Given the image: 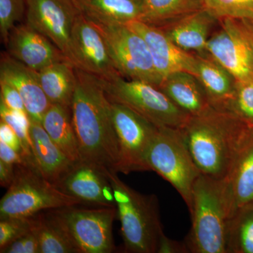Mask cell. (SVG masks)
<instances>
[{
	"mask_svg": "<svg viewBox=\"0 0 253 253\" xmlns=\"http://www.w3.org/2000/svg\"><path fill=\"white\" fill-rule=\"evenodd\" d=\"M141 22L158 28L204 9V0H142Z\"/></svg>",
	"mask_w": 253,
	"mask_h": 253,
	"instance_id": "obj_26",
	"label": "cell"
},
{
	"mask_svg": "<svg viewBox=\"0 0 253 253\" xmlns=\"http://www.w3.org/2000/svg\"><path fill=\"white\" fill-rule=\"evenodd\" d=\"M126 25L139 33L146 42L155 68L163 79L171 73L179 71L190 73L196 76V54L176 45L160 28L139 21H132Z\"/></svg>",
	"mask_w": 253,
	"mask_h": 253,
	"instance_id": "obj_15",
	"label": "cell"
},
{
	"mask_svg": "<svg viewBox=\"0 0 253 253\" xmlns=\"http://www.w3.org/2000/svg\"><path fill=\"white\" fill-rule=\"evenodd\" d=\"M94 23L104 36L120 75L126 80L146 82L159 88L163 79L155 68L142 37L127 25Z\"/></svg>",
	"mask_w": 253,
	"mask_h": 253,
	"instance_id": "obj_9",
	"label": "cell"
},
{
	"mask_svg": "<svg viewBox=\"0 0 253 253\" xmlns=\"http://www.w3.org/2000/svg\"><path fill=\"white\" fill-rule=\"evenodd\" d=\"M158 253H189L185 242L181 243L169 239L165 235L161 239L158 249Z\"/></svg>",
	"mask_w": 253,
	"mask_h": 253,
	"instance_id": "obj_38",
	"label": "cell"
},
{
	"mask_svg": "<svg viewBox=\"0 0 253 253\" xmlns=\"http://www.w3.org/2000/svg\"><path fill=\"white\" fill-rule=\"evenodd\" d=\"M67 231L79 253H111L115 250L113 224L117 208H79L76 206L51 210Z\"/></svg>",
	"mask_w": 253,
	"mask_h": 253,
	"instance_id": "obj_8",
	"label": "cell"
},
{
	"mask_svg": "<svg viewBox=\"0 0 253 253\" xmlns=\"http://www.w3.org/2000/svg\"><path fill=\"white\" fill-rule=\"evenodd\" d=\"M27 0H0V35L5 44L10 31L26 16Z\"/></svg>",
	"mask_w": 253,
	"mask_h": 253,
	"instance_id": "obj_32",
	"label": "cell"
},
{
	"mask_svg": "<svg viewBox=\"0 0 253 253\" xmlns=\"http://www.w3.org/2000/svg\"><path fill=\"white\" fill-rule=\"evenodd\" d=\"M38 215V214H37ZM37 224V223H36ZM1 253H41L36 227L33 230L0 249Z\"/></svg>",
	"mask_w": 253,
	"mask_h": 253,
	"instance_id": "obj_34",
	"label": "cell"
},
{
	"mask_svg": "<svg viewBox=\"0 0 253 253\" xmlns=\"http://www.w3.org/2000/svg\"><path fill=\"white\" fill-rule=\"evenodd\" d=\"M226 253H253V201L236 210L228 222Z\"/></svg>",
	"mask_w": 253,
	"mask_h": 253,
	"instance_id": "obj_27",
	"label": "cell"
},
{
	"mask_svg": "<svg viewBox=\"0 0 253 253\" xmlns=\"http://www.w3.org/2000/svg\"><path fill=\"white\" fill-rule=\"evenodd\" d=\"M111 101L119 145L118 172L150 171L146 159L158 126L126 105Z\"/></svg>",
	"mask_w": 253,
	"mask_h": 253,
	"instance_id": "obj_10",
	"label": "cell"
},
{
	"mask_svg": "<svg viewBox=\"0 0 253 253\" xmlns=\"http://www.w3.org/2000/svg\"><path fill=\"white\" fill-rule=\"evenodd\" d=\"M236 211L225 178L201 174L192 191V226L185 241L189 253H226L228 222Z\"/></svg>",
	"mask_w": 253,
	"mask_h": 253,
	"instance_id": "obj_3",
	"label": "cell"
},
{
	"mask_svg": "<svg viewBox=\"0 0 253 253\" xmlns=\"http://www.w3.org/2000/svg\"><path fill=\"white\" fill-rule=\"evenodd\" d=\"M225 179L236 210L253 201V129Z\"/></svg>",
	"mask_w": 253,
	"mask_h": 253,
	"instance_id": "obj_25",
	"label": "cell"
},
{
	"mask_svg": "<svg viewBox=\"0 0 253 253\" xmlns=\"http://www.w3.org/2000/svg\"><path fill=\"white\" fill-rule=\"evenodd\" d=\"M76 68L66 59L38 71L42 88L51 104L71 107L76 86Z\"/></svg>",
	"mask_w": 253,
	"mask_h": 253,
	"instance_id": "obj_24",
	"label": "cell"
},
{
	"mask_svg": "<svg viewBox=\"0 0 253 253\" xmlns=\"http://www.w3.org/2000/svg\"><path fill=\"white\" fill-rule=\"evenodd\" d=\"M225 110L253 125V82L236 81L234 94Z\"/></svg>",
	"mask_w": 253,
	"mask_h": 253,
	"instance_id": "obj_31",
	"label": "cell"
},
{
	"mask_svg": "<svg viewBox=\"0 0 253 253\" xmlns=\"http://www.w3.org/2000/svg\"><path fill=\"white\" fill-rule=\"evenodd\" d=\"M30 133L37 168L42 175L56 186L76 163L51 140L41 123L31 120Z\"/></svg>",
	"mask_w": 253,
	"mask_h": 253,
	"instance_id": "obj_19",
	"label": "cell"
},
{
	"mask_svg": "<svg viewBox=\"0 0 253 253\" xmlns=\"http://www.w3.org/2000/svg\"><path fill=\"white\" fill-rule=\"evenodd\" d=\"M253 129V125L213 106L199 116H190L180 128L201 174L216 179L229 174Z\"/></svg>",
	"mask_w": 253,
	"mask_h": 253,
	"instance_id": "obj_2",
	"label": "cell"
},
{
	"mask_svg": "<svg viewBox=\"0 0 253 253\" xmlns=\"http://www.w3.org/2000/svg\"><path fill=\"white\" fill-rule=\"evenodd\" d=\"M0 141H4L5 144L12 148L27 161L24 150L18 136L12 128L1 120H0Z\"/></svg>",
	"mask_w": 253,
	"mask_h": 253,
	"instance_id": "obj_36",
	"label": "cell"
},
{
	"mask_svg": "<svg viewBox=\"0 0 253 253\" xmlns=\"http://www.w3.org/2000/svg\"><path fill=\"white\" fill-rule=\"evenodd\" d=\"M81 13L94 23L126 25L141 21L142 0H73Z\"/></svg>",
	"mask_w": 253,
	"mask_h": 253,
	"instance_id": "obj_22",
	"label": "cell"
},
{
	"mask_svg": "<svg viewBox=\"0 0 253 253\" xmlns=\"http://www.w3.org/2000/svg\"><path fill=\"white\" fill-rule=\"evenodd\" d=\"M36 223L37 214L31 217L0 219V249L33 230Z\"/></svg>",
	"mask_w": 253,
	"mask_h": 253,
	"instance_id": "obj_33",
	"label": "cell"
},
{
	"mask_svg": "<svg viewBox=\"0 0 253 253\" xmlns=\"http://www.w3.org/2000/svg\"><path fill=\"white\" fill-rule=\"evenodd\" d=\"M36 230L39 239L41 253H79L72 240L50 211L46 215H37Z\"/></svg>",
	"mask_w": 253,
	"mask_h": 253,
	"instance_id": "obj_28",
	"label": "cell"
},
{
	"mask_svg": "<svg viewBox=\"0 0 253 253\" xmlns=\"http://www.w3.org/2000/svg\"><path fill=\"white\" fill-rule=\"evenodd\" d=\"M4 44L8 54L36 71L67 59L54 43L26 23L15 26Z\"/></svg>",
	"mask_w": 253,
	"mask_h": 253,
	"instance_id": "obj_16",
	"label": "cell"
},
{
	"mask_svg": "<svg viewBox=\"0 0 253 253\" xmlns=\"http://www.w3.org/2000/svg\"><path fill=\"white\" fill-rule=\"evenodd\" d=\"M196 76L204 87L210 102L216 109L225 110L235 90V78L208 52L196 54Z\"/></svg>",
	"mask_w": 253,
	"mask_h": 253,
	"instance_id": "obj_21",
	"label": "cell"
},
{
	"mask_svg": "<svg viewBox=\"0 0 253 253\" xmlns=\"http://www.w3.org/2000/svg\"><path fill=\"white\" fill-rule=\"evenodd\" d=\"M16 174V166L0 161V184L3 187L9 188Z\"/></svg>",
	"mask_w": 253,
	"mask_h": 253,
	"instance_id": "obj_39",
	"label": "cell"
},
{
	"mask_svg": "<svg viewBox=\"0 0 253 253\" xmlns=\"http://www.w3.org/2000/svg\"><path fill=\"white\" fill-rule=\"evenodd\" d=\"M159 88L190 116H199L212 107L199 79L191 73H171Z\"/></svg>",
	"mask_w": 253,
	"mask_h": 253,
	"instance_id": "obj_20",
	"label": "cell"
},
{
	"mask_svg": "<svg viewBox=\"0 0 253 253\" xmlns=\"http://www.w3.org/2000/svg\"><path fill=\"white\" fill-rule=\"evenodd\" d=\"M208 42L207 51L236 81L253 82V43L240 20L218 23Z\"/></svg>",
	"mask_w": 253,
	"mask_h": 253,
	"instance_id": "obj_11",
	"label": "cell"
},
{
	"mask_svg": "<svg viewBox=\"0 0 253 253\" xmlns=\"http://www.w3.org/2000/svg\"><path fill=\"white\" fill-rule=\"evenodd\" d=\"M204 9L218 21L253 20V0H204Z\"/></svg>",
	"mask_w": 253,
	"mask_h": 253,
	"instance_id": "obj_30",
	"label": "cell"
},
{
	"mask_svg": "<svg viewBox=\"0 0 253 253\" xmlns=\"http://www.w3.org/2000/svg\"><path fill=\"white\" fill-rule=\"evenodd\" d=\"M0 119L7 123L12 128L21 141L28 163L37 168L33 145L30 133L31 120L28 113L10 109L2 101H0Z\"/></svg>",
	"mask_w": 253,
	"mask_h": 253,
	"instance_id": "obj_29",
	"label": "cell"
},
{
	"mask_svg": "<svg viewBox=\"0 0 253 253\" xmlns=\"http://www.w3.org/2000/svg\"><path fill=\"white\" fill-rule=\"evenodd\" d=\"M81 203L65 194L30 164L16 166L11 185L0 201V219L31 217L44 211L78 206Z\"/></svg>",
	"mask_w": 253,
	"mask_h": 253,
	"instance_id": "obj_5",
	"label": "cell"
},
{
	"mask_svg": "<svg viewBox=\"0 0 253 253\" xmlns=\"http://www.w3.org/2000/svg\"><path fill=\"white\" fill-rule=\"evenodd\" d=\"M71 46L76 68L104 81L122 77L115 66L102 33L82 13L78 15L73 26Z\"/></svg>",
	"mask_w": 253,
	"mask_h": 253,
	"instance_id": "obj_13",
	"label": "cell"
},
{
	"mask_svg": "<svg viewBox=\"0 0 253 253\" xmlns=\"http://www.w3.org/2000/svg\"><path fill=\"white\" fill-rule=\"evenodd\" d=\"M146 161L150 170L157 172L176 190L190 212L193 187L201 172L180 128L158 126Z\"/></svg>",
	"mask_w": 253,
	"mask_h": 253,
	"instance_id": "obj_6",
	"label": "cell"
},
{
	"mask_svg": "<svg viewBox=\"0 0 253 253\" xmlns=\"http://www.w3.org/2000/svg\"><path fill=\"white\" fill-rule=\"evenodd\" d=\"M0 161L14 165V166L30 164L26 161V158H23L21 155L18 154L2 141H0Z\"/></svg>",
	"mask_w": 253,
	"mask_h": 253,
	"instance_id": "obj_37",
	"label": "cell"
},
{
	"mask_svg": "<svg viewBox=\"0 0 253 253\" xmlns=\"http://www.w3.org/2000/svg\"><path fill=\"white\" fill-rule=\"evenodd\" d=\"M121 221L125 252L156 253L163 236L157 197L140 194L107 170Z\"/></svg>",
	"mask_w": 253,
	"mask_h": 253,
	"instance_id": "obj_4",
	"label": "cell"
},
{
	"mask_svg": "<svg viewBox=\"0 0 253 253\" xmlns=\"http://www.w3.org/2000/svg\"><path fill=\"white\" fill-rule=\"evenodd\" d=\"M0 81L9 83L17 89L30 119L42 123L51 102L42 88L38 71L14 59L7 51H3L0 59Z\"/></svg>",
	"mask_w": 253,
	"mask_h": 253,
	"instance_id": "obj_17",
	"label": "cell"
},
{
	"mask_svg": "<svg viewBox=\"0 0 253 253\" xmlns=\"http://www.w3.org/2000/svg\"><path fill=\"white\" fill-rule=\"evenodd\" d=\"M76 73L71 110L81 161L118 173L119 145L104 83L81 68H76Z\"/></svg>",
	"mask_w": 253,
	"mask_h": 253,
	"instance_id": "obj_1",
	"label": "cell"
},
{
	"mask_svg": "<svg viewBox=\"0 0 253 253\" xmlns=\"http://www.w3.org/2000/svg\"><path fill=\"white\" fill-rule=\"evenodd\" d=\"M240 21L244 25L253 43V20H240Z\"/></svg>",
	"mask_w": 253,
	"mask_h": 253,
	"instance_id": "obj_40",
	"label": "cell"
},
{
	"mask_svg": "<svg viewBox=\"0 0 253 253\" xmlns=\"http://www.w3.org/2000/svg\"><path fill=\"white\" fill-rule=\"evenodd\" d=\"M42 125L63 154L73 163L81 162L71 107L51 104L43 116Z\"/></svg>",
	"mask_w": 253,
	"mask_h": 253,
	"instance_id": "obj_23",
	"label": "cell"
},
{
	"mask_svg": "<svg viewBox=\"0 0 253 253\" xmlns=\"http://www.w3.org/2000/svg\"><path fill=\"white\" fill-rule=\"evenodd\" d=\"M56 187L77 199L81 204L116 207L107 170L92 163L84 161L76 163Z\"/></svg>",
	"mask_w": 253,
	"mask_h": 253,
	"instance_id": "obj_14",
	"label": "cell"
},
{
	"mask_svg": "<svg viewBox=\"0 0 253 253\" xmlns=\"http://www.w3.org/2000/svg\"><path fill=\"white\" fill-rule=\"evenodd\" d=\"M80 13L73 0H27L25 17L27 24L54 43L76 66L71 34Z\"/></svg>",
	"mask_w": 253,
	"mask_h": 253,
	"instance_id": "obj_12",
	"label": "cell"
},
{
	"mask_svg": "<svg viewBox=\"0 0 253 253\" xmlns=\"http://www.w3.org/2000/svg\"><path fill=\"white\" fill-rule=\"evenodd\" d=\"M103 83L111 101L126 105L156 126L181 128L190 117L151 83L123 77Z\"/></svg>",
	"mask_w": 253,
	"mask_h": 253,
	"instance_id": "obj_7",
	"label": "cell"
},
{
	"mask_svg": "<svg viewBox=\"0 0 253 253\" xmlns=\"http://www.w3.org/2000/svg\"><path fill=\"white\" fill-rule=\"evenodd\" d=\"M218 23L219 21L204 9L160 28L181 49L204 54L208 52V42Z\"/></svg>",
	"mask_w": 253,
	"mask_h": 253,
	"instance_id": "obj_18",
	"label": "cell"
},
{
	"mask_svg": "<svg viewBox=\"0 0 253 253\" xmlns=\"http://www.w3.org/2000/svg\"><path fill=\"white\" fill-rule=\"evenodd\" d=\"M0 101L10 109L26 111V106L17 89L6 82L0 81Z\"/></svg>",
	"mask_w": 253,
	"mask_h": 253,
	"instance_id": "obj_35",
	"label": "cell"
}]
</instances>
